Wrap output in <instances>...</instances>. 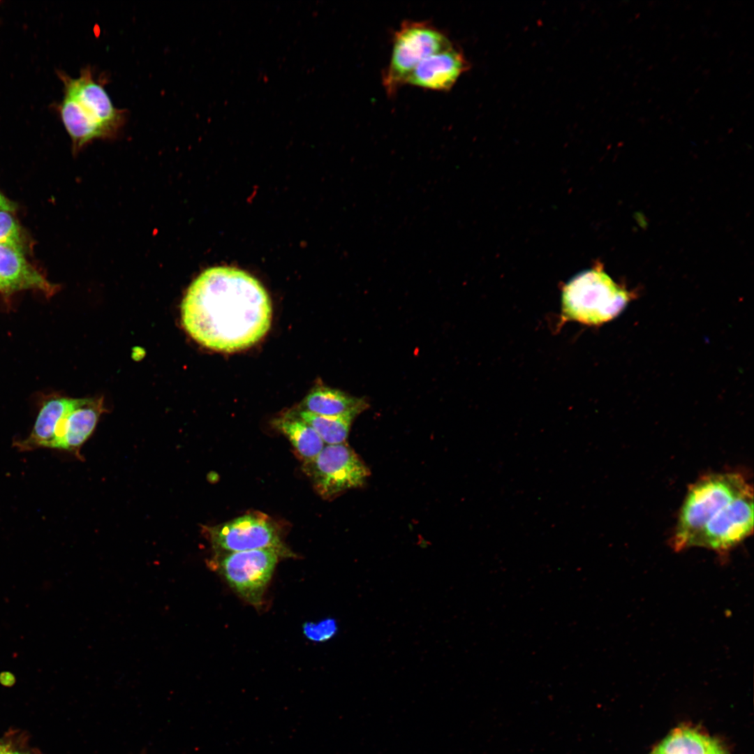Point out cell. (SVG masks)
I'll return each mask as SVG.
<instances>
[{"label":"cell","mask_w":754,"mask_h":754,"mask_svg":"<svg viewBox=\"0 0 754 754\" xmlns=\"http://www.w3.org/2000/svg\"><path fill=\"white\" fill-rule=\"evenodd\" d=\"M182 324L209 349L235 352L249 348L268 332L272 309L261 283L233 267H214L190 285L181 304Z\"/></svg>","instance_id":"cell-1"},{"label":"cell","mask_w":754,"mask_h":754,"mask_svg":"<svg viewBox=\"0 0 754 754\" xmlns=\"http://www.w3.org/2000/svg\"><path fill=\"white\" fill-rule=\"evenodd\" d=\"M753 531V491L737 473L704 476L688 489L670 540L676 551L705 547L725 554Z\"/></svg>","instance_id":"cell-2"},{"label":"cell","mask_w":754,"mask_h":754,"mask_svg":"<svg viewBox=\"0 0 754 754\" xmlns=\"http://www.w3.org/2000/svg\"><path fill=\"white\" fill-rule=\"evenodd\" d=\"M65 96L61 117L78 149L96 139L117 135L126 121V112L117 108L104 84L95 78L90 67L77 78L65 77Z\"/></svg>","instance_id":"cell-3"},{"label":"cell","mask_w":754,"mask_h":754,"mask_svg":"<svg viewBox=\"0 0 754 754\" xmlns=\"http://www.w3.org/2000/svg\"><path fill=\"white\" fill-rule=\"evenodd\" d=\"M633 295L616 284L598 265L575 276L563 288L566 317L587 325H600L616 317Z\"/></svg>","instance_id":"cell-4"},{"label":"cell","mask_w":754,"mask_h":754,"mask_svg":"<svg viewBox=\"0 0 754 754\" xmlns=\"http://www.w3.org/2000/svg\"><path fill=\"white\" fill-rule=\"evenodd\" d=\"M451 45L446 34L430 22H403L394 33L390 60L383 76L387 94L394 95L423 59Z\"/></svg>","instance_id":"cell-5"},{"label":"cell","mask_w":754,"mask_h":754,"mask_svg":"<svg viewBox=\"0 0 754 754\" xmlns=\"http://www.w3.org/2000/svg\"><path fill=\"white\" fill-rule=\"evenodd\" d=\"M303 471L326 500L362 487L370 475L369 468L346 442L325 445L314 459L304 462Z\"/></svg>","instance_id":"cell-6"},{"label":"cell","mask_w":754,"mask_h":754,"mask_svg":"<svg viewBox=\"0 0 754 754\" xmlns=\"http://www.w3.org/2000/svg\"><path fill=\"white\" fill-rule=\"evenodd\" d=\"M279 556L271 549L215 553L212 564L235 593L259 607Z\"/></svg>","instance_id":"cell-7"},{"label":"cell","mask_w":754,"mask_h":754,"mask_svg":"<svg viewBox=\"0 0 754 754\" xmlns=\"http://www.w3.org/2000/svg\"><path fill=\"white\" fill-rule=\"evenodd\" d=\"M215 553L271 549L281 556H292L274 521L267 515L252 512L214 526H206Z\"/></svg>","instance_id":"cell-8"},{"label":"cell","mask_w":754,"mask_h":754,"mask_svg":"<svg viewBox=\"0 0 754 754\" xmlns=\"http://www.w3.org/2000/svg\"><path fill=\"white\" fill-rule=\"evenodd\" d=\"M468 68L463 53L452 45L423 59L406 77L404 84L446 91Z\"/></svg>","instance_id":"cell-9"},{"label":"cell","mask_w":754,"mask_h":754,"mask_svg":"<svg viewBox=\"0 0 754 754\" xmlns=\"http://www.w3.org/2000/svg\"><path fill=\"white\" fill-rule=\"evenodd\" d=\"M103 411L101 399H82L59 424L51 448L77 451L92 434Z\"/></svg>","instance_id":"cell-10"},{"label":"cell","mask_w":754,"mask_h":754,"mask_svg":"<svg viewBox=\"0 0 754 754\" xmlns=\"http://www.w3.org/2000/svg\"><path fill=\"white\" fill-rule=\"evenodd\" d=\"M29 289L50 293L52 286L22 253L0 244V291L10 293Z\"/></svg>","instance_id":"cell-11"},{"label":"cell","mask_w":754,"mask_h":754,"mask_svg":"<svg viewBox=\"0 0 754 754\" xmlns=\"http://www.w3.org/2000/svg\"><path fill=\"white\" fill-rule=\"evenodd\" d=\"M369 407L362 397L323 385H316L304 397L298 410L324 416L350 415L356 417Z\"/></svg>","instance_id":"cell-12"},{"label":"cell","mask_w":754,"mask_h":754,"mask_svg":"<svg viewBox=\"0 0 754 754\" xmlns=\"http://www.w3.org/2000/svg\"><path fill=\"white\" fill-rule=\"evenodd\" d=\"M82 399L57 397L44 403L29 436L20 442L22 450L36 447L51 448L57 429L61 420L79 406Z\"/></svg>","instance_id":"cell-13"},{"label":"cell","mask_w":754,"mask_h":754,"mask_svg":"<svg viewBox=\"0 0 754 754\" xmlns=\"http://www.w3.org/2000/svg\"><path fill=\"white\" fill-rule=\"evenodd\" d=\"M649 754H728L716 739L689 726L673 730Z\"/></svg>","instance_id":"cell-14"},{"label":"cell","mask_w":754,"mask_h":754,"mask_svg":"<svg viewBox=\"0 0 754 754\" xmlns=\"http://www.w3.org/2000/svg\"><path fill=\"white\" fill-rule=\"evenodd\" d=\"M272 424L288 438L304 462L314 459L325 445L310 425L288 413L274 418Z\"/></svg>","instance_id":"cell-15"},{"label":"cell","mask_w":754,"mask_h":754,"mask_svg":"<svg viewBox=\"0 0 754 754\" xmlns=\"http://www.w3.org/2000/svg\"><path fill=\"white\" fill-rule=\"evenodd\" d=\"M310 425L325 445L346 442L353 420L350 415L324 416L304 411L295 410L287 413Z\"/></svg>","instance_id":"cell-16"},{"label":"cell","mask_w":754,"mask_h":754,"mask_svg":"<svg viewBox=\"0 0 754 754\" xmlns=\"http://www.w3.org/2000/svg\"><path fill=\"white\" fill-rule=\"evenodd\" d=\"M0 244L24 253V241L20 226L6 211H0Z\"/></svg>","instance_id":"cell-17"},{"label":"cell","mask_w":754,"mask_h":754,"mask_svg":"<svg viewBox=\"0 0 754 754\" xmlns=\"http://www.w3.org/2000/svg\"><path fill=\"white\" fill-rule=\"evenodd\" d=\"M336 621L326 619L318 623L306 622L303 625V633L311 641L322 642L330 640L337 633Z\"/></svg>","instance_id":"cell-18"},{"label":"cell","mask_w":754,"mask_h":754,"mask_svg":"<svg viewBox=\"0 0 754 754\" xmlns=\"http://www.w3.org/2000/svg\"><path fill=\"white\" fill-rule=\"evenodd\" d=\"M15 208L16 205L0 192V211L12 212Z\"/></svg>","instance_id":"cell-19"},{"label":"cell","mask_w":754,"mask_h":754,"mask_svg":"<svg viewBox=\"0 0 754 754\" xmlns=\"http://www.w3.org/2000/svg\"><path fill=\"white\" fill-rule=\"evenodd\" d=\"M0 681L6 686L12 685L15 681V677L10 672H3L0 674Z\"/></svg>","instance_id":"cell-20"},{"label":"cell","mask_w":754,"mask_h":754,"mask_svg":"<svg viewBox=\"0 0 754 754\" xmlns=\"http://www.w3.org/2000/svg\"><path fill=\"white\" fill-rule=\"evenodd\" d=\"M11 751L12 749L8 745L0 742V754H10Z\"/></svg>","instance_id":"cell-21"},{"label":"cell","mask_w":754,"mask_h":754,"mask_svg":"<svg viewBox=\"0 0 754 754\" xmlns=\"http://www.w3.org/2000/svg\"><path fill=\"white\" fill-rule=\"evenodd\" d=\"M10 754H24V753H20V752H19V751H13V750H12V751H11Z\"/></svg>","instance_id":"cell-22"},{"label":"cell","mask_w":754,"mask_h":754,"mask_svg":"<svg viewBox=\"0 0 754 754\" xmlns=\"http://www.w3.org/2000/svg\"><path fill=\"white\" fill-rule=\"evenodd\" d=\"M142 754H145V753H142Z\"/></svg>","instance_id":"cell-23"}]
</instances>
